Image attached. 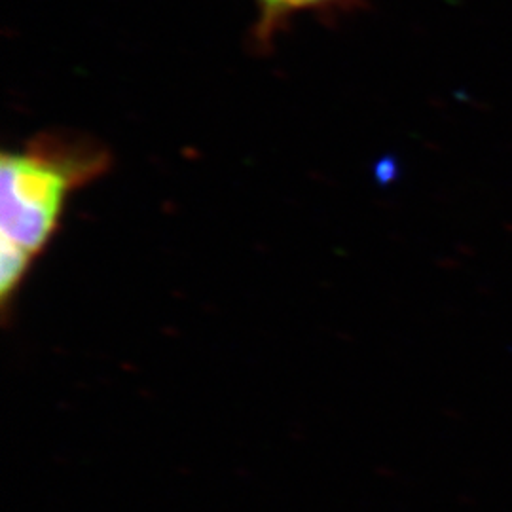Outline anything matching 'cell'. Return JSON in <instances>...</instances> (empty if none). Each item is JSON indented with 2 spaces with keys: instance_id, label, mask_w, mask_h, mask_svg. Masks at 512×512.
Segmentation results:
<instances>
[{
  "instance_id": "obj_2",
  "label": "cell",
  "mask_w": 512,
  "mask_h": 512,
  "mask_svg": "<svg viewBox=\"0 0 512 512\" xmlns=\"http://www.w3.org/2000/svg\"><path fill=\"white\" fill-rule=\"evenodd\" d=\"M336 0H258L260 12L264 23L262 25H274L275 21L287 18L289 14H296V12H304V10H311V8H321L332 4Z\"/></svg>"
},
{
  "instance_id": "obj_1",
  "label": "cell",
  "mask_w": 512,
  "mask_h": 512,
  "mask_svg": "<svg viewBox=\"0 0 512 512\" xmlns=\"http://www.w3.org/2000/svg\"><path fill=\"white\" fill-rule=\"evenodd\" d=\"M103 150L44 139L0 160V300L8 306L54 236L67 196L101 175Z\"/></svg>"
}]
</instances>
